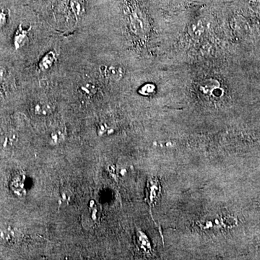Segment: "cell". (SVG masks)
<instances>
[{"label":"cell","instance_id":"6da1fadb","mask_svg":"<svg viewBox=\"0 0 260 260\" xmlns=\"http://www.w3.org/2000/svg\"><path fill=\"white\" fill-rule=\"evenodd\" d=\"M100 72L103 76L114 81L120 80L123 76V70L120 67L114 65H102Z\"/></svg>","mask_w":260,"mask_h":260},{"label":"cell","instance_id":"3957f363","mask_svg":"<svg viewBox=\"0 0 260 260\" xmlns=\"http://www.w3.org/2000/svg\"><path fill=\"white\" fill-rule=\"evenodd\" d=\"M56 59V54L53 51H49L45 54L39 62V69L43 72L47 71L54 64Z\"/></svg>","mask_w":260,"mask_h":260},{"label":"cell","instance_id":"7a4b0ae2","mask_svg":"<svg viewBox=\"0 0 260 260\" xmlns=\"http://www.w3.org/2000/svg\"><path fill=\"white\" fill-rule=\"evenodd\" d=\"M30 29H31V28H29L28 30H25V29H23V27H22L21 24L19 25L18 30H17L16 32H15L14 37L15 49H20V48L23 47V46L26 44L28 39V34Z\"/></svg>","mask_w":260,"mask_h":260},{"label":"cell","instance_id":"8992f818","mask_svg":"<svg viewBox=\"0 0 260 260\" xmlns=\"http://www.w3.org/2000/svg\"><path fill=\"white\" fill-rule=\"evenodd\" d=\"M155 90V87L151 84H147L144 85L141 89H140V93L143 94V95H150Z\"/></svg>","mask_w":260,"mask_h":260},{"label":"cell","instance_id":"52a82bcc","mask_svg":"<svg viewBox=\"0 0 260 260\" xmlns=\"http://www.w3.org/2000/svg\"><path fill=\"white\" fill-rule=\"evenodd\" d=\"M7 76V70L4 67L0 66V86L5 81Z\"/></svg>","mask_w":260,"mask_h":260},{"label":"cell","instance_id":"ba28073f","mask_svg":"<svg viewBox=\"0 0 260 260\" xmlns=\"http://www.w3.org/2000/svg\"><path fill=\"white\" fill-rule=\"evenodd\" d=\"M7 17L4 12H0V28L6 23Z\"/></svg>","mask_w":260,"mask_h":260},{"label":"cell","instance_id":"277c9868","mask_svg":"<svg viewBox=\"0 0 260 260\" xmlns=\"http://www.w3.org/2000/svg\"><path fill=\"white\" fill-rule=\"evenodd\" d=\"M49 106L47 104H43V103H39L34 107V112L35 114L42 115V114H47L49 112Z\"/></svg>","mask_w":260,"mask_h":260},{"label":"cell","instance_id":"5b68a950","mask_svg":"<svg viewBox=\"0 0 260 260\" xmlns=\"http://www.w3.org/2000/svg\"><path fill=\"white\" fill-rule=\"evenodd\" d=\"M71 8L74 14L78 15V16L81 15L82 7L78 0H73V1H72Z\"/></svg>","mask_w":260,"mask_h":260}]
</instances>
